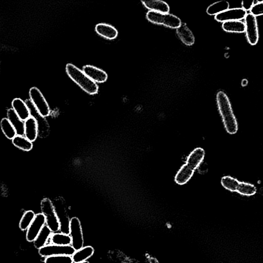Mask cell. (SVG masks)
I'll use <instances>...</instances> for the list:
<instances>
[{
  "label": "cell",
  "instance_id": "31",
  "mask_svg": "<svg viewBox=\"0 0 263 263\" xmlns=\"http://www.w3.org/2000/svg\"><path fill=\"white\" fill-rule=\"evenodd\" d=\"M250 12L255 17L263 15V1H259L251 9Z\"/></svg>",
  "mask_w": 263,
  "mask_h": 263
},
{
  "label": "cell",
  "instance_id": "32",
  "mask_svg": "<svg viewBox=\"0 0 263 263\" xmlns=\"http://www.w3.org/2000/svg\"><path fill=\"white\" fill-rule=\"evenodd\" d=\"M258 1H243L242 2V8H243L247 12L249 10L251 11L253 6L258 2Z\"/></svg>",
  "mask_w": 263,
  "mask_h": 263
},
{
  "label": "cell",
  "instance_id": "14",
  "mask_svg": "<svg viewBox=\"0 0 263 263\" xmlns=\"http://www.w3.org/2000/svg\"><path fill=\"white\" fill-rule=\"evenodd\" d=\"M176 34L180 40L186 46H192L195 44V36L186 23H182L176 29Z\"/></svg>",
  "mask_w": 263,
  "mask_h": 263
},
{
  "label": "cell",
  "instance_id": "17",
  "mask_svg": "<svg viewBox=\"0 0 263 263\" xmlns=\"http://www.w3.org/2000/svg\"><path fill=\"white\" fill-rule=\"evenodd\" d=\"M7 118L15 128L17 135L24 136L25 121L19 117L12 108L7 110Z\"/></svg>",
  "mask_w": 263,
  "mask_h": 263
},
{
  "label": "cell",
  "instance_id": "33",
  "mask_svg": "<svg viewBox=\"0 0 263 263\" xmlns=\"http://www.w3.org/2000/svg\"><path fill=\"white\" fill-rule=\"evenodd\" d=\"M90 263L87 261L85 262H80V263Z\"/></svg>",
  "mask_w": 263,
  "mask_h": 263
},
{
  "label": "cell",
  "instance_id": "8",
  "mask_svg": "<svg viewBox=\"0 0 263 263\" xmlns=\"http://www.w3.org/2000/svg\"><path fill=\"white\" fill-rule=\"evenodd\" d=\"M245 33L248 42L256 46L259 41V33L257 17L251 12L247 13L245 19Z\"/></svg>",
  "mask_w": 263,
  "mask_h": 263
},
{
  "label": "cell",
  "instance_id": "20",
  "mask_svg": "<svg viewBox=\"0 0 263 263\" xmlns=\"http://www.w3.org/2000/svg\"><path fill=\"white\" fill-rule=\"evenodd\" d=\"M53 233L51 230L46 225L34 241L36 248L38 249L39 250L40 249L49 244V240Z\"/></svg>",
  "mask_w": 263,
  "mask_h": 263
},
{
  "label": "cell",
  "instance_id": "13",
  "mask_svg": "<svg viewBox=\"0 0 263 263\" xmlns=\"http://www.w3.org/2000/svg\"><path fill=\"white\" fill-rule=\"evenodd\" d=\"M82 71L96 83H103L107 79L108 76L105 72L94 66L85 65L83 67Z\"/></svg>",
  "mask_w": 263,
  "mask_h": 263
},
{
  "label": "cell",
  "instance_id": "6",
  "mask_svg": "<svg viewBox=\"0 0 263 263\" xmlns=\"http://www.w3.org/2000/svg\"><path fill=\"white\" fill-rule=\"evenodd\" d=\"M76 251L72 245L59 246L50 244L40 249L39 254L40 256L46 258L56 256H72Z\"/></svg>",
  "mask_w": 263,
  "mask_h": 263
},
{
  "label": "cell",
  "instance_id": "4",
  "mask_svg": "<svg viewBox=\"0 0 263 263\" xmlns=\"http://www.w3.org/2000/svg\"><path fill=\"white\" fill-rule=\"evenodd\" d=\"M41 210L46 218V225L53 233L61 229V223L52 202L49 199H44L41 203Z\"/></svg>",
  "mask_w": 263,
  "mask_h": 263
},
{
  "label": "cell",
  "instance_id": "16",
  "mask_svg": "<svg viewBox=\"0 0 263 263\" xmlns=\"http://www.w3.org/2000/svg\"><path fill=\"white\" fill-rule=\"evenodd\" d=\"M12 108L23 121L31 117L30 110L26 103L20 99H15L12 102Z\"/></svg>",
  "mask_w": 263,
  "mask_h": 263
},
{
  "label": "cell",
  "instance_id": "24",
  "mask_svg": "<svg viewBox=\"0 0 263 263\" xmlns=\"http://www.w3.org/2000/svg\"><path fill=\"white\" fill-rule=\"evenodd\" d=\"M230 4L226 1H220L210 5L207 9V13L210 16H216L229 9Z\"/></svg>",
  "mask_w": 263,
  "mask_h": 263
},
{
  "label": "cell",
  "instance_id": "3",
  "mask_svg": "<svg viewBox=\"0 0 263 263\" xmlns=\"http://www.w3.org/2000/svg\"><path fill=\"white\" fill-rule=\"evenodd\" d=\"M66 71L68 76L86 92L90 95L98 93L99 87L96 83L73 64L68 63L66 65Z\"/></svg>",
  "mask_w": 263,
  "mask_h": 263
},
{
  "label": "cell",
  "instance_id": "29",
  "mask_svg": "<svg viewBox=\"0 0 263 263\" xmlns=\"http://www.w3.org/2000/svg\"><path fill=\"white\" fill-rule=\"evenodd\" d=\"M237 192L241 195L250 197L255 195L257 189L253 184L240 182Z\"/></svg>",
  "mask_w": 263,
  "mask_h": 263
},
{
  "label": "cell",
  "instance_id": "22",
  "mask_svg": "<svg viewBox=\"0 0 263 263\" xmlns=\"http://www.w3.org/2000/svg\"><path fill=\"white\" fill-rule=\"evenodd\" d=\"M223 30L228 33H243L245 32V23L242 21H231L223 23Z\"/></svg>",
  "mask_w": 263,
  "mask_h": 263
},
{
  "label": "cell",
  "instance_id": "23",
  "mask_svg": "<svg viewBox=\"0 0 263 263\" xmlns=\"http://www.w3.org/2000/svg\"><path fill=\"white\" fill-rule=\"evenodd\" d=\"M94 253V249L90 246L84 247L76 251L72 256L74 263H80L87 261Z\"/></svg>",
  "mask_w": 263,
  "mask_h": 263
},
{
  "label": "cell",
  "instance_id": "18",
  "mask_svg": "<svg viewBox=\"0 0 263 263\" xmlns=\"http://www.w3.org/2000/svg\"><path fill=\"white\" fill-rule=\"evenodd\" d=\"M24 136L32 142L35 141L38 136L37 121L32 116L25 121Z\"/></svg>",
  "mask_w": 263,
  "mask_h": 263
},
{
  "label": "cell",
  "instance_id": "28",
  "mask_svg": "<svg viewBox=\"0 0 263 263\" xmlns=\"http://www.w3.org/2000/svg\"><path fill=\"white\" fill-rule=\"evenodd\" d=\"M35 213L31 210L26 211L19 223V227L21 230L24 231L29 229L33 220H34L35 216Z\"/></svg>",
  "mask_w": 263,
  "mask_h": 263
},
{
  "label": "cell",
  "instance_id": "12",
  "mask_svg": "<svg viewBox=\"0 0 263 263\" xmlns=\"http://www.w3.org/2000/svg\"><path fill=\"white\" fill-rule=\"evenodd\" d=\"M46 225V218L45 215L42 213L36 214L33 223L27 229L26 233L27 241L34 242Z\"/></svg>",
  "mask_w": 263,
  "mask_h": 263
},
{
  "label": "cell",
  "instance_id": "27",
  "mask_svg": "<svg viewBox=\"0 0 263 263\" xmlns=\"http://www.w3.org/2000/svg\"><path fill=\"white\" fill-rule=\"evenodd\" d=\"M240 182L236 178L230 176H226L221 179V184L227 190L237 192Z\"/></svg>",
  "mask_w": 263,
  "mask_h": 263
},
{
  "label": "cell",
  "instance_id": "21",
  "mask_svg": "<svg viewBox=\"0 0 263 263\" xmlns=\"http://www.w3.org/2000/svg\"><path fill=\"white\" fill-rule=\"evenodd\" d=\"M72 239L70 234L64 233H53L49 244H52L59 246L72 245Z\"/></svg>",
  "mask_w": 263,
  "mask_h": 263
},
{
  "label": "cell",
  "instance_id": "30",
  "mask_svg": "<svg viewBox=\"0 0 263 263\" xmlns=\"http://www.w3.org/2000/svg\"><path fill=\"white\" fill-rule=\"evenodd\" d=\"M45 263H74L72 256H56L46 258Z\"/></svg>",
  "mask_w": 263,
  "mask_h": 263
},
{
  "label": "cell",
  "instance_id": "11",
  "mask_svg": "<svg viewBox=\"0 0 263 263\" xmlns=\"http://www.w3.org/2000/svg\"><path fill=\"white\" fill-rule=\"evenodd\" d=\"M247 12L242 8H229L215 16L216 21L224 23L231 21H241L244 19Z\"/></svg>",
  "mask_w": 263,
  "mask_h": 263
},
{
  "label": "cell",
  "instance_id": "25",
  "mask_svg": "<svg viewBox=\"0 0 263 263\" xmlns=\"http://www.w3.org/2000/svg\"><path fill=\"white\" fill-rule=\"evenodd\" d=\"M12 142L15 146L25 151H29L33 147V142L27 139L25 136L17 135L12 140Z\"/></svg>",
  "mask_w": 263,
  "mask_h": 263
},
{
  "label": "cell",
  "instance_id": "2",
  "mask_svg": "<svg viewBox=\"0 0 263 263\" xmlns=\"http://www.w3.org/2000/svg\"><path fill=\"white\" fill-rule=\"evenodd\" d=\"M205 151L201 148L194 150L188 158L186 163L177 173L175 181L179 185L187 183L194 172L204 160Z\"/></svg>",
  "mask_w": 263,
  "mask_h": 263
},
{
  "label": "cell",
  "instance_id": "1",
  "mask_svg": "<svg viewBox=\"0 0 263 263\" xmlns=\"http://www.w3.org/2000/svg\"><path fill=\"white\" fill-rule=\"evenodd\" d=\"M216 102L227 132L232 135L236 133L238 130V124L228 96L223 91H218L216 95Z\"/></svg>",
  "mask_w": 263,
  "mask_h": 263
},
{
  "label": "cell",
  "instance_id": "15",
  "mask_svg": "<svg viewBox=\"0 0 263 263\" xmlns=\"http://www.w3.org/2000/svg\"><path fill=\"white\" fill-rule=\"evenodd\" d=\"M95 31L99 35L108 40L116 39L118 34L114 26L105 23L97 24Z\"/></svg>",
  "mask_w": 263,
  "mask_h": 263
},
{
  "label": "cell",
  "instance_id": "9",
  "mask_svg": "<svg viewBox=\"0 0 263 263\" xmlns=\"http://www.w3.org/2000/svg\"><path fill=\"white\" fill-rule=\"evenodd\" d=\"M29 94L30 100L39 114L45 117L49 116L50 108L42 93L38 88L33 87L30 89Z\"/></svg>",
  "mask_w": 263,
  "mask_h": 263
},
{
  "label": "cell",
  "instance_id": "5",
  "mask_svg": "<svg viewBox=\"0 0 263 263\" xmlns=\"http://www.w3.org/2000/svg\"><path fill=\"white\" fill-rule=\"evenodd\" d=\"M146 18L152 23L163 25L172 29H177L182 23L181 19L169 13H162L149 10Z\"/></svg>",
  "mask_w": 263,
  "mask_h": 263
},
{
  "label": "cell",
  "instance_id": "19",
  "mask_svg": "<svg viewBox=\"0 0 263 263\" xmlns=\"http://www.w3.org/2000/svg\"><path fill=\"white\" fill-rule=\"evenodd\" d=\"M145 7L150 10L162 13H169L170 8L169 5L160 0H151V1H142Z\"/></svg>",
  "mask_w": 263,
  "mask_h": 263
},
{
  "label": "cell",
  "instance_id": "10",
  "mask_svg": "<svg viewBox=\"0 0 263 263\" xmlns=\"http://www.w3.org/2000/svg\"><path fill=\"white\" fill-rule=\"evenodd\" d=\"M25 102L30 110L31 116L37 121L38 136L43 138L48 137L50 133V128L46 117L39 114L31 100H27Z\"/></svg>",
  "mask_w": 263,
  "mask_h": 263
},
{
  "label": "cell",
  "instance_id": "26",
  "mask_svg": "<svg viewBox=\"0 0 263 263\" xmlns=\"http://www.w3.org/2000/svg\"><path fill=\"white\" fill-rule=\"evenodd\" d=\"M1 127L4 135L9 140H12L17 135L16 130L8 118H3L1 120Z\"/></svg>",
  "mask_w": 263,
  "mask_h": 263
},
{
  "label": "cell",
  "instance_id": "7",
  "mask_svg": "<svg viewBox=\"0 0 263 263\" xmlns=\"http://www.w3.org/2000/svg\"><path fill=\"white\" fill-rule=\"evenodd\" d=\"M69 232L72 239V246L76 251L84 247V239L81 222L78 218L74 217L69 223Z\"/></svg>",
  "mask_w": 263,
  "mask_h": 263
}]
</instances>
